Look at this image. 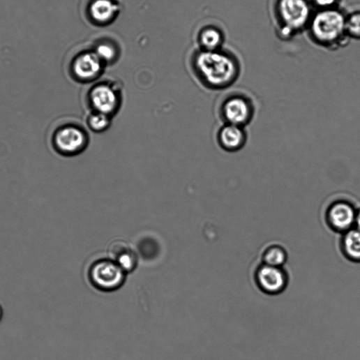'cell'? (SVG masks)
I'll return each instance as SVG.
<instances>
[{"instance_id": "obj_1", "label": "cell", "mask_w": 360, "mask_h": 360, "mask_svg": "<svg viewBox=\"0 0 360 360\" xmlns=\"http://www.w3.org/2000/svg\"><path fill=\"white\" fill-rule=\"evenodd\" d=\"M195 69L200 81L213 90L230 87L237 79L239 68L230 57L218 50H204L195 60Z\"/></svg>"}, {"instance_id": "obj_2", "label": "cell", "mask_w": 360, "mask_h": 360, "mask_svg": "<svg viewBox=\"0 0 360 360\" xmlns=\"http://www.w3.org/2000/svg\"><path fill=\"white\" fill-rule=\"evenodd\" d=\"M89 144L88 133L84 127L75 123L59 126L51 137L52 149L63 157H74L82 153Z\"/></svg>"}, {"instance_id": "obj_3", "label": "cell", "mask_w": 360, "mask_h": 360, "mask_svg": "<svg viewBox=\"0 0 360 360\" xmlns=\"http://www.w3.org/2000/svg\"><path fill=\"white\" fill-rule=\"evenodd\" d=\"M87 104L91 112L117 115L123 103L122 91L114 82L105 81L94 84L87 94Z\"/></svg>"}, {"instance_id": "obj_4", "label": "cell", "mask_w": 360, "mask_h": 360, "mask_svg": "<svg viewBox=\"0 0 360 360\" xmlns=\"http://www.w3.org/2000/svg\"><path fill=\"white\" fill-rule=\"evenodd\" d=\"M312 33L320 42L331 43L340 39L346 32V18L334 10H326L313 19Z\"/></svg>"}, {"instance_id": "obj_5", "label": "cell", "mask_w": 360, "mask_h": 360, "mask_svg": "<svg viewBox=\"0 0 360 360\" xmlns=\"http://www.w3.org/2000/svg\"><path fill=\"white\" fill-rule=\"evenodd\" d=\"M126 272L112 260H100L89 268V278L99 290L112 292L120 288L125 281Z\"/></svg>"}, {"instance_id": "obj_6", "label": "cell", "mask_w": 360, "mask_h": 360, "mask_svg": "<svg viewBox=\"0 0 360 360\" xmlns=\"http://www.w3.org/2000/svg\"><path fill=\"white\" fill-rule=\"evenodd\" d=\"M220 112L225 123L245 128L253 119L255 110L249 98L243 95H234L224 100Z\"/></svg>"}, {"instance_id": "obj_7", "label": "cell", "mask_w": 360, "mask_h": 360, "mask_svg": "<svg viewBox=\"0 0 360 360\" xmlns=\"http://www.w3.org/2000/svg\"><path fill=\"white\" fill-rule=\"evenodd\" d=\"M104 63L94 52H84L72 60L69 73L80 83H90L98 80L103 73Z\"/></svg>"}, {"instance_id": "obj_8", "label": "cell", "mask_w": 360, "mask_h": 360, "mask_svg": "<svg viewBox=\"0 0 360 360\" xmlns=\"http://www.w3.org/2000/svg\"><path fill=\"white\" fill-rule=\"evenodd\" d=\"M278 9L290 31L303 28L310 18V8L306 0H280Z\"/></svg>"}, {"instance_id": "obj_9", "label": "cell", "mask_w": 360, "mask_h": 360, "mask_svg": "<svg viewBox=\"0 0 360 360\" xmlns=\"http://www.w3.org/2000/svg\"><path fill=\"white\" fill-rule=\"evenodd\" d=\"M357 211L353 206L343 200L331 204L327 212L330 226L338 231L347 232L354 225Z\"/></svg>"}, {"instance_id": "obj_10", "label": "cell", "mask_w": 360, "mask_h": 360, "mask_svg": "<svg viewBox=\"0 0 360 360\" xmlns=\"http://www.w3.org/2000/svg\"><path fill=\"white\" fill-rule=\"evenodd\" d=\"M257 279L261 289L269 294L282 292L287 285V277L283 269L267 264L259 269Z\"/></svg>"}, {"instance_id": "obj_11", "label": "cell", "mask_w": 360, "mask_h": 360, "mask_svg": "<svg viewBox=\"0 0 360 360\" xmlns=\"http://www.w3.org/2000/svg\"><path fill=\"white\" fill-rule=\"evenodd\" d=\"M219 146L227 152L242 149L247 142V133L243 127L225 123L217 135Z\"/></svg>"}, {"instance_id": "obj_12", "label": "cell", "mask_w": 360, "mask_h": 360, "mask_svg": "<svg viewBox=\"0 0 360 360\" xmlns=\"http://www.w3.org/2000/svg\"><path fill=\"white\" fill-rule=\"evenodd\" d=\"M119 8L113 0H93L88 8V14L96 24L105 25L117 17Z\"/></svg>"}, {"instance_id": "obj_13", "label": "cell", "mask_w": 360, "mask_h": 360, "mask_svg": "<svg viewBox=\"0 0 360 360\" xmlns=\"http://www.w3.org/2000/svg\"><path fill=\"white\" fill-rule=\"evenodd\" d=\"M109 253L112 260L126 273L131 272L135 268L137 263V256L125 241H117L112 243Z\"/></svg>"}, {"instance_id": "obj_14", "label": "cell", "mask_w": 360, "mask_h": 360, "mask_svg": "<svg viewBox=\"0 0 360 360\" xmlns=\"http://www.w3.org/2000/svg\"><path fill=\"white\" fill-rule=\"evenodd\" d=\"M343 243L346 255L353 261L360 262V230L354 228L347 231Z\"/></svg>"}, {"instance_id": "obj_15", "label": "cell", "mask_w": 360, "mask_h": 360, "mask_svg": "<svg viewBox=\"0 0 360 360\" xmlns=\"http://www.w3.org/2000/svg\"><path fill=\"white\" fill-rule=\"evenodd\" d=\"M113 119L103 113L90 112L87 117L86 124L89 130L95 133H103L110 128Z\"/></svg>"}, {"instance_id": "obj_16", "label": "cell", "mask_w": 360, "mask_h": 360, "mask_svg": "<svg viewBox=\"0 0 360 360\" xmlns=\"http://www.w3.org/2000/svg\"><path fill=\"white\" fill-rule=\"evenodd\" d=\"M200 40L204 50L215 51L222 44V34L216 29L207 28L202 32Z\"/></svg>"}, {"instance_id": "obj_17", "label": "cell", "mask_w": 360, "mask_h": 360, "mask_svg": "<svg viewBox=\"0 0 360 360\" xmlns=\"http://www.w3.org/2000/svg\"><path fill=\"white\" fill-rule=\"evenodd\" d=\"M264 259L265 264L280 267L287 260V254L283 248L275 246L267 250Z\"/></svg>"}, {"instance_id": "obj_18", "label": "cell", "mask_w": 360, "mask_h": 360, "mask_svg": "<svg viewBox=\"0 0 360 360\" xmlns=\"http://www.w3.org/2000/svg\"><path fill=\"white\" fill-rule=\"evenodd\" d=\"M95 52L104 63L114 61L117 54L114 45L109 43H103L98 45Z\"/></svg>"}, {"instance_id": "obj_19", "label": "cell", "mask_w": 360, "mask_h": 360, "mask_svg": "<svg viewBox=\"0 0 360 360\" xmlns=\"http://www.w3.org/2000/svg\"><path fill=\"white\" fill-rule=\"evenodd\" d=\"M346 33L353 38L360 39V12L346 18Z\"/></svg>"}, {"instance_id": "obj_20", "label": "cell", "mask_w": 360, "mask_h": 360, "mask_svg": "<svg viewBox=\"0 0 360 360\" xmlns=\"http://www.w3.org/2000/svg\"><path fill=\"white\" fill-rule=\"evenodd\" d=\"M336 2V0H315L317 6L325 8L332 7Z\"/></svg>"}, {"instance_id": "obj_21", "label": "cell", "mask_w": 360, "mask_h": 360, "mask_svg": "<svg viewBox=\"0 0 360 360\" xmlns=\"http://www.w3.org/2000/svg\"><path fill=\"white\" fill-rule=\"evenodd\" d=\"M354 225L356 229L360 230V209L356 213Z\"/></svg>"}, {"instance_id": "obj_22", "label": "cell", "mask_w": 360, "mask_h": 360, "mask_svg": "<svg viewBox=\"0 0 360 360\" xmlns=\"http://www.w3.org/2000/svg\"><path fill=\"white\" fill-rule=\"evenodd\" d=\"M3 315H4V310H3V308L1 306V304H0V322L2 321V320L3 318Z\"/></svg>"}]
</instances>
